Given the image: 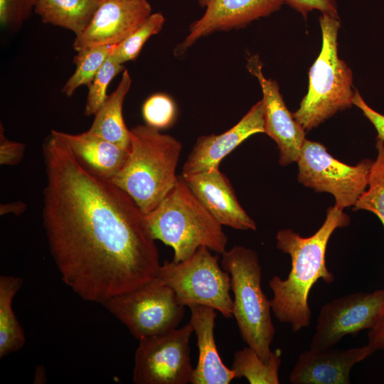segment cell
I'll return each instance as SVG.
<instances>
[{
	"instance_id": "9a60e30c",
	"label": "cell",
	"mask_w": 384,
	"mask_h": 384,
	"mask_svg": "<svg viewBox=\"0 0 384 384\" xmlns=\"http://www.w3.org/2000/svg\"><path fill=\"white\" fill-rule=\"evenodd\" d=\"M265 133L262 100L253 105L232 128L220 134L199 137L185 161L182 176L218 169L220 161L250 136Z\"/></svg>"
},
{
	"instance_id": "cb8c5ba5",
	"label": "cell",
	"mask_w": 384,
	"mask_h": 384,
	"mask_svg": "<svg viewBox=\"0 0 384 384\" xmlns=\"http://www.w3.org/2000/svg\"><path fill=\"white\" fill-rule=\"evenodd\" d=\"M115 46H95L78 51L73 58L75 70L63 87L62 92L71 97L80 86H88Z\"/></svg>"
},
{
	"instance_id": "484cf974",
	"label": "cell",
	"mask_w": 384,
	"mask_h": 384,
	"mask_svg": "<svg viewBox=\"0 0 384 384\" xmlns=\"http://www.w3.org/2000/svg\"><path fill=\"white\" fill-rule=\"evenodd\" d=\"M164 22L162 14H151L139 27L114 47L112 56L121 64L134 60L147 40L162 29Z\"/></svg>"
},
{
	"instance_id": "7a4b0ae2",
	"label": "cell",
	"mask_w": 384,
	"mask_h": 384,
	"mask_svg": "<svg viewBox=\"0 0 384 384\" xmlns=\"http://www.w3.org/2000/svg\"><path fill=\"white\" fill-rule=\"evenodd\" d=\"M350 223L349 217L336 206L327 210L326 218L311 236L304 238L290 229L276 235L277 247L291 257V270L285 279L274 276L269 281L272 291V311L282 323L291 324L297 332L310 324L308 297L314 284L322 279L326 284L335 280L326 265L328 242L336 228Z\"/></svg>"
},
{
	"instance_id": "44dd1931",
	"label": "cell",
	"mask_w": 384,
	"mask_h": 384,
	"mask_svg": "<svg viewBox=\"0 0 384 384\" xmlns=\"http://www.w3.org/2000/svg\"><path fill=\"white\" fill-rule=\"evenodd\" d=\"M99 0H36L34 12L45 23L81 34L88 26Z\"/></svg>"
},
{
	"instance_id": "6da1fadb",
	"label": "cell",
	"mask_w": 384,
	"mask_h": 384,
	"mask_svg": "<svg viewBox=\"0 0 384 384\" xmlns=\"http://www.w3.org/2000/svg\"><path fill=\"white\" fill-rule=\"evenodd\" d=\"M43 225L63 282L102 304L157 277L159 255L134 200L82 166L52 133L43 144Z\"/></svg>"
},
{
	"instance_id": "52a82bcc",
	"label": "cell",
	"mask_w": 384,
	"mask_h": 384,
	"mask_svg": "<svg viewBox=\"0 0 384 384\" xmlns=\"http://www.w3.org/2000/svg\"><path fill=\"white\" fill-rule=\"evenodd\" d=\"M219 257L200 247L185 260L165 261L160 266L157 278L175 293L183 306L204 305L213 308L224 317H233L230 277L219 265Z\"/></svg>"
},
{
	"instance_id": "3957f363",
	"label": "cell",
	"mask_w": 384,
	"mask_h": 384,
	"mask_svg": "<svg viewBox=\"0 0 384 384\" xmlns=\"http://www.w3.org/2000/svg\"><path fill=\"white\" fill-rule=\"evenodd\" d=\"M181 149L175 137L147 124L132 127L127 160L110 181L124 191L146 215L176 185Z\"/></svg>"
},
{
	"instance_id": "4316f807",
	"label": "cell",
	"mask_w": 384,
	"mask_h": 384,
	"mask_svg": "<svg viewBox=\"0 0 384 384\" xmlns=\"http://www.w3.org/2000/svg\"><path fill=\"white\" fill-rule=\"evenodd\" d=\"M124 64L118 63L110 54L88 87L84 114H95L107 98V87L112 79L124 71Z\"/></svg>"
},
{
	"instance_id": "5bb4252c",
	"label": "cell",
	"mask_w": 384,
	"mask_h": 384,
	"mask_svg": "<svg viewBox=\"0 0 384 384\" xmlns=\"http://www.w3.org/2000/svg\"><path fill=\"white\" fill-rule=\"evenodd\" d=\"M206 9L203 16L194 21L175 54L183 53L201 37L218 31L241 28L251 21L267 16L278 9L284 0H198Z\"/></svg>"
},
{
	"instance_id": "603a6c76",
	"label": "cell",
	"mask_w": 384,
	"mask_h": 384,
	"mask_svg": "<svg viewBox=\"0 0 384 384\" xmlns=\"http://www.w3.org/2000/svg\"><path fill=\"white\" fill-rule=\"evenodd\" d=\"M280 364L279 350L272 351L269 361L265 362L247 346L234 353L231 368L235 378H245L250 384H279Z\"/></svg>"
},
{
	"instance_id": "f546056e",
	"label": "cell",
	"mask_w": 384,
	"mask_h": 384,
	"mask_svg": "<svg viewBox=\"0 0 384 384\" xmlns=\"http://www.w3.org/2000/svg\"><path fill=\"white\" fill-rule=\"evenodd\" d=\"M292 8L301 13L305 18L309 12L318 10L321 14L338 16L336 0H284Z\"/></svg>"
},
{
	"instance_id": "4dcf8cb0",
	"label": "cell",
	"mask_w": 384,
	"mask_h": 384,
	"mask_svg": "<svg viewBox=\"0 0 384 384\" xmlns=\"http://www.w3.org/2000/svg\"><path fill=\"white\" fill-rule=\"evenodd\" d=\"M25 151V145L21 142L11 141L4 134L1 124L0 130V164L1 165L14 166L22 159Z\"/></svg>"
},
{
	"instance_id": "7c38bea8",
	"label": "cell",
	"mask_w": 384,
	"mask_h": 384,
	"mask_svg": "<svg viewBox=\"0 0 384 384\" xmlns=\"http://www.w3.org/2000/svg\"><path fill=\"white\" fill-rule=\"evenodd\" d=\"M247 68L257 79L261 87L265 133L277 145L279 151V163L287 166L297 161L306 140V131L287 108L277 82L266 78L263 75L262 64L259 56H250L247 60Z\"/></svg>"
},
{
	"instance_id": "836d02e7",
	"label": "cell",
	"mask_w": 384,
	"mask_h": 384,
	"mask_svg": "<svg viewBox=\"0 0 384 384\" xmlns=\"http://www.w3.org/2000/svg\"><path fill=\"white\" fill-rule=\"evenodd\" d=\"M26 205L21 201H16L10 203L1 204L0 214L5 215L6 213H14L19 215L26 210Z\"/></svg>"
},
{
	"instance_id": "ac0fdd59",
	"label": "cell",
	"mask_w": 384,
	"mask_h": 384,
	"mask_svg": "<svg viewBox=\"0 0 384 384\" xmlns=\"http://www.w3.org/2000/svg\"><path fill=\"white\" fill-rule=\"evenodd\" d=\"M190 322L196 336L198 359L193 368L191 384H229L235 371L222 361L215 341L216 310L204 305H191Z\"/></svg>"
},
{
	"instance_id": "d4e9b609",
	"label": "cell",
	"mask_w": 384,
	"mask_h": 384,
	"mask_svg": "<svg viewBox=\"0 0 384 384\" xmlns=\"http://www.w3.org/2000/svg\"><path fill=\"white\" fill-rule=\"evenodd\" d=\"M378 156L373 162L368 189L361 196L354 210H366L378 217L384 227V142L377 139Z\"/></svg>"
},
{
	"instance_id": "7402d4cb",
	"label": "cell",
	"mask_w": 384,
	"mask_h": 384,
	"mask_svg": "<svg viewBox=\"0 0 384 384\" xmlns=\"http://www.w3.org/2000/svg\"><path fill=\"white\" fill-rule=\"evenodd\" d=\"M22 284L19 277H0V358L19 350L26 343L23 330L12 309L13 299Z\"/></svg>"
},
{
	"instance_id": "ffe728a7",
	"label": "cell",
	"mask_w": 384,
	"mask_h": 384,
	"mask_svg": "<svg viewBox=\"0 0 384 384\" xmlns=\"http://www.w3.org/2000/svg\"><path fill=\"white\" fill-rule=\"evenodd\" d=\"M131 83L130 75L125 69L117 87L108 95L94 114L92 125L87 131L128 151L130 148V129L124 123L122 109Z\"/></svg>"
},
{
	"instance_id": "8fae6325",
	"label": "cell",
	"mask_w": 384,
	"mask_h": 384,
	"mask_svg": "<svg viewBox=\"0 0 384 384\" xmlns=\"http://www.w3.org/2000/svg\"><path fill=\"white\" fill-rule=\"evenodd\" d=\"M384 316V289L340 297L323 305L310 348L334 347L343 337L375 327Z\"/></svg>"
},
{
	"instance_id": "2e32d148",
	"label": "cell",
	"mask_w": 384,
	"mask_h": 384,
	"mask_svg": "<svg viewBox=\"0 0 384 384\" xmlns=\"http://www.w3.org/2000/svg\"><path fill=\"white\" fill-rule=\"evenodd\" d=\"M373 353L368 344L346 350L310 348L299 355L289 381L293 384H349L352 368Z\"/></svg>"
},
{
	"instance_id": "277c9868",
	"label": "cell",
	"mask_w": 384,
	"mask_h": 384,
	"mask_svg": "<svg viewBox=\"0 0 384 384\" xmlns=\"http://www.w3.org/2000/svg\"><path fill=\"white\" fill-rule=\"evenodd\" d=\"M144 221L154 240L173 248L174 262L186 260L201 246L221 255L226 250L228 239L223 225L196 198L182 175L162 201L144 215Z\"/></svg>"
},
{
	"instance_id": "8992f818",
	"label": "cell",
	"mask_w": 384,
	"mask_h": 384,
	"mask_svg": "<svg viewBox=\"0 0 384 384\" xmlns=\"http://www.w3.org/2000/svg\"><path fill=\"white\" fill-rule=\"evenodd\" d=\"M221 266L230 277L233 315L241 337L263 361L268 362L275 328L271 301L261 287L262 267L257 253L243 246H234L222 254Z\"/></svg>"
},
{
	"instance_id": "4fadbf2b",
	"label": "cell",
	"mask_w": 384,
	"mask_h": 384,
	"mask_svg": "<svg viewBox=\"0 0 384 384\" xmlns=\"http://www.w3.org/2000/svg\"><path fill=\"white\" fill-rule=\"evenodd\" d=\"M151 14L146 0H99L87 28L75 36L73 48L117 45L139 27Z\"/></svg>"
},
{
	"instance_id": "1f68e13d",
	"label": "cell",
	"mask_w": 384,
	"mask_h": 384,
	"mask_svg": "<svg viewBox=\"0 0 384 384\" xmlns=\"http://www.w3.org/2000/svg\"><path fill=\"white\" fill-rule=\"evenodd\" d=\"M353 105L358 107L365 117L373 124L378 133L377 139L384 142V115L372 109L365 102L357 90H354Z\"/></svg>"
},
{
	"instance_id": "30bf717a",
	"label": "cell",
	"mask_w": 384,
	"mask_h": 384,
	"mask_svg": "<svg viewBox=\"0 0 384 384\" xmlns=\"http://www.w3.org/2000/svg\"><path fill=\"white\" fill-rule=\"evenodd\" d=\"M191 322L180 329L139 340L134 354L132 380L136 384H188L193 368L190 338Z\"/></svg>"
},
{
	"instance_id": "ba28073f",
	"label": "cell",
	"mask_w": 384,
	"mask_h": 384,
	"mask_svg": "<svg viewBox=\"0 0 384 384\" xmlns=\"http://www.w3.org/2000/svg\"><path fill=\"white\" fill-rule=\"evenodd\" d=\"M102 304L138 340L176 329L185 311L172 289L157 277Z\"/></svg>"
},
{
	"instance_id": "e0dca14e",
	"label": "cell",
	"mask_w": 384,
	"mask_h": 384,
	"mask_svg": "<svg viewBox=\"0 0 384 384\" xmlns=\"http://www.w3.org/2000/svg\"><path fill=\"white\" fill-rule=\"evenodd\" d=\"M183 177L196 198L222 225L241 230L257 229L255 221L240 206L231 183L219 168Z\"/></svg>"
},
{
	"instance_id": "d6a6232c",
	"label": "cell",
	"mask_w": 384,
	"mask_h": 384,
	"mask_svg": "<svg viewBox=\"0 0 384 384\" xmlns=\"http://www.w3.org/2000/svg\"><path fill=\"white\" fill-rule=\"evenodd\" d=\"M368 345L376 351L379 349L384 350V316L379 323L368 332Z\"/></svg>"
},
{
	"instance_id": "83f0119b",
	"label": "cell",
	"mask_w": 384,
	"mask_h": 384,
	"mask_svg": "<svg viewBox=\"0 0 384 384\" xmlns=\"http://www.w3.org/2000/svg\"><path fill=\"white\" fill-rule=\"evenodd\" d=\"M176 114V108L174 101L164 94L151 95L142 107L146 124L159 130L170 127L174 122Z\"/></svg>"
},
{
	"instance_id": "9c48e42d",
	"label": "cell",
	"mask_w": 384,
	"mask_h": 384,
	"mask_svg": "<svg viewBox=\"0 0 384 384\" xmlns=\"http://www.w3.org/2000/svg\"><path fill=\"white\" fill-rule=\"evenodd\" d=\"M298 181L316 192H326L335 198L334 206L343 210L355 206L366 191L373 161L363 159L356 166L344 164L319 142L306 139L297 161Z\"/></svg>"
},
{
	"instance_id": "5b68a950",
	"label": "cell",
	"mask_w": 384,
	"mask_h": 384,
	"mask_svg": "<svg viewBox=\"0 0 384 384\" xmlns=\"http://www.w3.org/2000/svg\"><path fill=\"white\" fill-rule=\"evenodd\" d=\"M321 52L309 72V89L292 115L305 131L318 127L353 105V74L338 55V17L321 14Z\"/></svg>"
},
{
	"instance_id": "f1b7e54d",
	"label": "cell",
	"mask_w": 384,
	"mask_h": 384,
	"mask_svg": "<svg viewBox=\"0 0 384 384\" xmlns=\"http://www.w3.org/2000/svg\"><path fill=\"white\" fill-rule=\"evenodd\" d=\"M36 0H0V22L11 30L19 28L34 11Z\"/></svg>"
},
{
	"instance_id": "d6986e66",
	"label": "cell",
	"mask_w": 384,
	"mask_h": 384,
	"mask_svg": "<svg viewBox=\"0 0 384 384\" xmlns=\"http://www.w3.org/2000/svg\"><path fill=\"white\" fill-rule=\"evenodd\" d=\"M50 133L68 145L80 164L91 174L110 181L124 166L129 151L99 136L85 132Z\"/></svg>"
}]
</instances>
